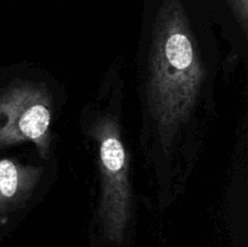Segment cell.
Masks as SVG:
<instances>
[{
	"label": "cell",
	"mask_w": 248,
	"mask_h": 247,
	"mask_svg": "<svg viewBox=\"0 0 248 247\" xmlns=\"http://www.w3.org/2000/svg\"><path fill=\"white\" fill-rule=\"evenodd\" d=\"M41 171L0 157V218L21 207L35 189Z\"/></svg>",
	"instance_id": "obj_4"
},
{
	"label": "cell",
	"mask_w": 248,
	"mask_h": 247,
	"mask_svg": "<svg viewBox=\"0 0 248 247\" xmlns=\"http://www.w3.org/2000/svg\"><path fill=\"white\" fill-rule=\"evenodd\" d=\"M98 145L101 172V218L103 234L109 241L120 242L132 216V189L128 156L120 127L111 116H102L92 127Z\"/></svg>",
	"instance_id": "obj_2"
},
{
	"label": "cell",
	"mask_w": 248,
	"mask_h": 247,
	"mask_svg": "<svg viewBox=\"0 0 248 247\" xmlns=\"http://www.w3.org/2000/svg\"><path fill=\"white\" fill-rule=\"evenodd\" d=\"M225 1L232 9V14L235 15L244 31H246L248 22V0H225Z\"/></svg>",
	"instance_id": "obj_5"
},
{
	"label": "cell",
	"mask_w": 248,
	"mask_h": 247,
	"mask_svg": "<svg viewBox=\"0 0 248 247\" xmlns=\"http://www.w3.org/2000/svg\"><path fill=\"white\" fill-rule=\"evenodd\" d=\"M50 124L51 98L43 86L27 82L0 92V148L31 140L44 155Z\"/></svg>",
	"instance_id": "obj_3"
},
{
	"label": "cell",
	"mask_w": 248,
	"mask_h": 247,
	"mask_svg": "<svg viewBox=\"0 0 248 247\" xmlns=\"http://www.w3.org/2000/svg\"><path fill=\"white\" fill-rule=\"evenodd\" d=\"M148 68L147 106L169 145L193 114L207 77L200 40L179 0H165L157 11Z\"/></svg>",
	"instance_id": "obj_1"
}]
</instances>
